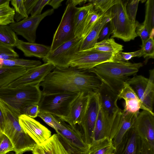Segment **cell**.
I'll return each mask as SVG.
<instances>
[{"mask_svg":"<svg viewBox=\"0 0 154 154\" xmlns=\"http://www.w3.org/2000/svg\"><path fill=\"white\" fill-rule=\"evenodd\" d=\"M126 82L133 89L145 106L153 112L154 101V69L149 70V77L135 75Z\"/></svg>","mask_w":154,"mask_h":154,"instance_id":"cell-9","label":"cell"},{"mask_svg":"<svg viewBox=\"0 0 154 154\" xmlns=\"http://www.w3.org/2000/svg\"><path fill=\"white\" fill-rule=\"evenodd\" d=\"M111 27L110 22L105 24L101 29L98 39V42L109 38L111 34Z\"/></svg>","mask_w":154,"mask_h":154,"instance_id":"cell-45","label":"cell"},{"mask_svg":"<svg viewBox=\"0 0 154 154\" xmlns=\"http://www.w3.org/2000/svg\"><path fill=\"white\" fill-rule=\"evenodd\" d=\"M141 139L134 127L125 134L114 154H140Z\"/></svg>","mask_w":154,"mask_h":154,"instance_id":"cell-18","label":"cell"},{"mask_svg":"<svg viewBox=\"0 0 154 154\" xmlns=\"http://www.w3.org/2000/svg\"><path fill=\"white\" fill-rule=\"evenodd\" d=\"M97 92L101 107L109 115H113L120 108L117 104V95L108 87L102 83Z\"/></svg>","mask_w":154,"mask_h":154,"instance_id":"cell-20","label":"cell"},{"mask_svg":"<svg viewBox=\"0 0 154 154\" xmlns=\"http://www.w3.org/2000/svg\"><path fill=\"white\" fill-rule=\"evenodd\" d=\"M81 38L75 37L61 44L43 59L45 63H50L55 67L67 68L73 56L79 51Z\"/></svg>","mask_w":154,"mask_h":154,"instance_id":"cell-11","label":"cell"},{"mask_svg":"<svg viewBox=\"0 0 154 154\" xmlns=\"http://www.w3.org/2000/svg\"><path fill=\"white\" fill-rule=\"evenodd\" d=\"M116 54L98 51L91 48L79 51L73 56L69 67L89 70L105 62L114 61Z\"/></svg>","mask_w":154,"mask_h":154,"instance_id":"cell-8","label":"cell"},{"mask_svg":"<svg viewBox=\"0 0 154 154\" xmlns=\"http://www.w3.org/2000/svg\"><path fill=\"white\" fill-rule=\"evenodd\" d=\"M19 122L24 131L37 145L44 143L52 136L49 129L34 118L22 114L19 116Z\"/></svg>","mask_w":154,"mask_h":154,"instance_id":"cell-15","label":"cell"},{"mask_svg":"<svg viewBox=\"0 0 154 154\" xmlns=\"http://www.w3.org/2000/svg\"><path fill=\"white\" fill-rule=\"evenodd\" d=\"M143 56L145 58H154V38L149 37L146 41L142 43L140 46Z\"/></svg>","mask_w":154,"mask_h":154,"instance_id":"cell-38","label":"cell"},{"mask_svg":"<svg viewBox=\"0 0 154 154\" xmlns=\"http://www.w3.org/2000/svg\"><path fill=\"white\" fill-rule=\"evenodd\" d=\"M139 0H128L126 7L127 15L132 24L137 27L139 23L135 20Z\"/></svg>","mask_w":154,"mask_h":154,"instance_id":"cell-36","label":"cell"},{"mask_svg":"<svg viewBox=\"0 0 154 154\" xmlns=\"http://www.w3.org/2000/svg\"><path fill=\"white\" fill-rule=\"evenodd\" d=\"M27 71L23 67H0V88L6 87Z\"/></svg>","mask_w":154,"mask_h":154,"instance_id":"cell-25","label":"cell"},{"mask_svg":"<svg viewBox=\"0 0 154 154\" xmlns=\"http://www.w3.org/2000/svg\"><path fill=\"white\" fill-rule=\"evenodd\" d=\"M117 1L118 0H90L87 1L92 4L95 10L103 14L116 4Z\"/></svg>","mask_w":154,"mask_h":154,"instance_id":"cell-35","label":"cell"},{"mask_svg":"<svg viewBox=\"0 0 154 154\" xmlns=\"http://www.w3.org/2000/svg\"><path fill=\"white\" fill-rule=\"evenodd\" d=\"M123 47V45L116 43L113 38H111L97 42L91 48L98 51L116 54L122 51Z\"/></svg>","mask_w":154,"mask_h":154,"instance_id":"cell-30","label":"cell"},{"mask_svg":"<svg viewBox=\"0 0 154 154\" xmlns=\"http://www.w3.org/2000/svg\"><path fill=\"white\" fill-rule=\"evenodd\" d=\"M89 98V94H79L72 103L68 115L61 119L73 127L80 124L85 112Z\"/></svg>","mask_w":154,"mask_h":154,"instance_id":"cell-17","label":"cell"},{"mask_svg":"<svg viewBox=\"0 0 154 154\" xmlns=\"http://www.w3.org/2000/svg\"><path fill=\"white\" fill-rule=\"evenodd\" d=\"M6 0H0V4L5 2Z\"/></svg>","mask_w":154,"mask_h":154,"instance_id":"cell-51","label":"cell"},{"mask_svg":"<svg viewBox=\"0 0 154 154\" xmlns=\"http://www.w3.org/2000/svg\"><path fill=\"white\" fill-rule=\"evenodd\" d=\"M16 47L21 50L26 57H35L42 59L51 51V46L29 42L18 39Z\"/></svg>","mask_w":154,"mask_h":154,"instance_id":"cell-21","label":"cell"},{"mask_svg":"<svg viewBox=\"0 0 154 154\" xmlns=\"http://www.w3.org/2000/svg\"><path fill=\"white\" fill-rule=\"evenodd\" d=\"M134 127L141 139L154 149V113L143 110L139 112Z\"/></svg>","mask_w":154,"mask_h":154,"instance_id":"cell-16","label":"cell"},{"mask_svg":"<svg viewBox=\"0 0 154 154\" xmlns=\"http://www.w3.org/2000/svg\"><path fill=\"white\" fill-rule=\"evenodd\" d=\"M93 8L92 4L89 3L82 7H76L74 16L75 37L78 38L84 23Z\"/></svg>","mask_w":154,"mask_h":154,"instance_id":"cell-27","label":"cell"},{"mask_svg":"<svg viewBox=\"0 0 154 154\" xmlns=\"http://www.w3.org/2000/svg\"><path fill=\"white\" fill-rule=\"evenodd\" d=\"M149 33L154 28V0H148L145 4V15L142 23Z\"/></svg>","mask_w":154,"mask_h":154,"instance_id":"cell-34","label":"cell"},{"mask_svg":"<svg viewBox=\"0 0 154 154\" xmlns=\"http://www.w3.org/2000/svg\"><path fill=\"white\" fill-rule=\"evenodd\" d=\"M38 0H10L15 11L14 20L18 22L29 17Z\"/></svg>","mask_w":154,"mask_h":154,"instance_id":"cell-24","label":"cell"},{"mask_svg":"<svg viewBox=\"0 0 154 154\" xmlns=\"http://www.w3.org/2000/svg\"><path fill=\"white\" fill-rule=\"evenodd\" d=\"M128 1L118 0L110 9L111 38H119L125 42L133 40L137 36L136 32L137 27L132 24L126 12Z\"/></svg>","mask_w":154,"mask_h":154,"instance_id":"cell-4","label":"cell"},{"mask_svg":"<svg viewBox=\"0 0 154 154\" xmlns=\"http://www.w3.org/2000/svg\"><path fill=\"white\" fill-rule=\"evenodd\" d=\"M123 111L131 113H139L140 109L148 111L152 113L143 104L138 97L130 98L124 100Z\"/></svg>","mask_w":154,"mask_h":154,"instance_id":"cell-33","label":"cell"},{"mask_svg":"<svg viewBox=\"0 0 154 154\" xmlns=\"http://www.w3.org/2000/svg\"><path fill=\"white\" fill-rule=\"evenodd\" d=\"M79 94L69 92L42 94L38 103L39 112L49 113L60 119L65 117Z\"/></svg>","mask_w":154,"mask_h":154,"instance_id":"cell-5","label":"cell"},{"mask_svg":"<svg viewBox=\"0 0 154 154\" xmlns=\"http://www.w3.org/2000/svg\"><path fill=\"white\" fill-rule=\"evenodd\" d=\"M143 66L141 63L109 61L88 70L95 75L102 83L118 95L131 76L136 75Z\"/></svg>","mask_w":154,"mask_h":154,"instance_id":"cell-2","label":"cell"},{"mask_svg":"<svg viewBox=\"0 0 154 154\" xmlns=\"http://www.w3.org/2000/svg\"><path fill=\"white\" fill-rule=\"evenodd\" d=\"M136 32L137 36H139L142 43L149 37L150 33L146 26L143 23H139L136 29Z\"/></svg>","mask_w":154,"mask_h":154,"instance_id":"cell-43","label":"cell"},{"mask_svg":"<svg viewBox=\"0 0 154 154\" xmlns=\"http://www.w3.org/2000/svg\"><path fill=\"white\" fill-rule=\"evenodd\" d=\"M59 119L61 125L56 131L63 145L72 154H87L89 146L84 141L82 133Z\"/></svg>","mask_w":154,"mask_h":154,"instance_id":"cell-7","label":"cell"},{"mask_svg":"<svg viewBox=\"0 0 154 154\" xmlns=\"http://www.w3.org/2000/svg\"><path fill=\"white\" fill-rule=\"evenodd\" d=\"M115 149L108 137L93 142L87 154H112Z\"/></svg>","mask_w":154,"mask_h":154,"instance_id":"cell-26","label":"cell"},{"mask_svg":"<svg viewBox=\"0 0 154 154\" xmlns=\"http://www.w3.org/2000/svg\"><path fill=\"white\" fill-rule=\"evenodd\" d=\"M3 133L1 129L0 128V135Z\"/></svg>","mask_w":154,"mask_h":154,"instance_id":"cell-52","label":"cell"},{"mask_svg":"<svg viewBox=\"0 0 154 154\" xmlns=\"http://www.w3.org/2000/svg\"><path fill=\"white\" fill-rule=\"evenodd\" d=\"M100 107L97 92L89 94L87 107L79 125L84 141L89 146L92 143V136Z\"/></svg>","mask_w":154,"mask_h":154,"instance_id":"cell-12","label":"cell"},{"mask_svg":"<svg viewBox=\"0 0 154 154\" xmlns=\"http://www.w3.org/2000/svg\"><path fill=\"white\" fill-rule=\"evenodd\" d=\"M6 154H16L15 153V152L14 151H11L10 152H9L8 153H7Z\"/></svg>","mask_w":154,"mask_h":154,"instance_id":"cell-50","label":"cell"},{"mask_svg":"<svg viewBox=\"0 0 154 154\" xmlns=\"http://www.w3.org/2000/svg\"><path fill=\"white\" fill-rule=\"evenodd\" d=\"M10 0L0 4V25H9L15 22V11L9 5Z\"/></svg>","mask_w":154,"mask_h":154,"instance_id":"cell-32","label":"cell"},{"mask_svg":"<svg viewBox=\"0 0 154 154\" xmlns=\"http://www.w3.org/2000/svg\"><path fill=\"white\" fill-rule=\"evenodd\" d=\"M138 114L125 112L119 108L111 116L108 137L115 149L126 132L134 127Z\"/></svg>","mask_w":154,"mask_h":154,"instance_id":"cell-6","label":"cell"},{"mask_svg":"<svg viewBox=\"0 0 154 154\" xmlns=\"http://www.w3.org/2000/svg\"><path fill=\"white\" fill-rule=\"evenodd\" d=\"M14 146L9 138L2 133L0 135V154L14 151Z\"/></svg>","mask_w":154,"mask_h":154,"instance_id":"cell-39","label":"cell"},{"mask_svg":"<svg viewBox=\"0 0 154 154\" xmlns=\"http://www.w3.org/2000/svg\"><path fill=\"white\" fill-rule=\"evenodd\" d=\"M111 116L106 113L100 105L99 112L94 130L92 143L104 138L108 137Z\"/></svg>","mask_w":154,"mask_h":154,"instance_id":"cell-23","label":"cell"},{"mask_svg":"<svg viewBox=\"0 0 154 154\" xmlns=\"http://www.w3.org/2000/svg\"><path fill=\"white\" fill-rule=\"evenodd\" d=\"M18 54L13 48L4 46H0V59L7 60L18 58Z\"/></svg>","mask_w":154,"mask_h":154,"instance_id":"cell-41","label":"cell"},{"mask_svg":"<svg viewBox=\"0 0 154 154\" xmlns=\"http://www.w3.org/2000/svg\"><path fill=\"white\" fill-rule=\"evenodd\" d=\"M103 14L93 8L88 14L78 38L82 39L83 40Z\"/></svg>","mask_w":154,"mask_h":154,"instance_id":"cell-28","label":"cell"},{"mask_svg":"<svg viewBox=\"0 0 154 154\" xmlns=\"http://www.w3.org/2000/svg\"><path fill=\"white\" fill-rule=\"evenodd\" d=\"M4 124L5 122L0 107V128L2 132L4 129Z\"/></svg>","mask_w":154,"mask_h":154,"instance_id":"cell-49","label":"cell"},{"mask_svg":"<svg viewBox=\"0 0 154 154\" xmlns=\"http://www.w3.org/2000/svg\"><path fill=\"white\" fill-rule=\"evenodd\" d=\"M49 0H38L30 14L31 16H38L41 14L42 11L44 7L47 5Z\"/></svg>","mask_w":154,"mask_h":154,"instance_id":"cell-44","label":"cell"},{"mask_svg":"<svg viewBox=\"0 0 154 154\" xmlns=\"http://www.w3.org/2000/svg\"><path fill=\"white\" fill-rule=\"evenodd\" d=\"M63 0H49L47 5L51 6L54 10L58 8L61 5Z\"/></svg>","mask_w":154,"mask_h":154,"instance_id":"cell-47","label":"cell"},{"mask_svg":"<svg viewBox=\"0 0 154 154\" xmlns=\"http://www.w3.org/2000/svg\"><path fill=\"white\" fill-rule=\"evenodd\" d=\"M55 67V66L51 63H45L27 70L25 73L6 87L15 88L39 85Z\"/></svg>","mask_w":154,"mask_h":154,"instance_id":"cell-14","label":"cell"},{"mask_svg":"<svg viewBox=\"0 0 154 154\" xmlns=\"http://www.w3.org/2000/svg\"><path fill=\"white\" fill-rule=\"evenodd\" d=\"M102 83L88 70L55 67L39 84L42 94L69 92L88 94L97 92Z\"/></svg>","mask_w":154,"mask_h":154,"instance_id":"cell-1","label":"cell"},{"mask_svg":"<svg viewBox=\"0 0 154 154\" xmlns=\"http://www.w3.org/2000/svg\"><path fill=\"white\" fill-rule=\"evenodd\" d=\"M39 112L38 104H33L24 108L21 112V114L25 115L33 118L38 116Z\"/></svg>","mask_w":154,"mask_h":154,"instance_id":"cell-42","label":"cell"},{"mask_svg":"<svg viewBox=\"0 0 154 154\" xmlns=\"http://www.w3.org/2000/svg\"><path fill=\"white\" fill-rule=\"evenodd\" d=\"M33 154H72L64 146L57 134L44 143L36 144L32 151Z\"/></svg>","mask_w":154,"mask_h":154,"instance_id":"cell-19","label":"cell"},{"mask_svg":"<svg viewBox=\"0 0 154 154\" xmlns=\"http://www.w3.org/2000/svg\"><path fill=\"white\" fill-rule=\"evenodd\" d=\"M38 116L41 118L46 124L54 129L55 131L61 125L59 118L49 113L39 112Z\"/></svg>","mask_w":154,"mask_h":154,"instance_id":"cell-37","label":"cell"},{"mask_svg":"<svg viewBox=\"0 0 154 154\" xmlns=\"http://www.w3.org/2000/svg\"><path fill=\"white\" fill-rule=\"evenodd\" d=\"M54 10L50 9L38 16L28 17L9 25L17 35L22 36L28 42L34 43L36 39V31L41 21L46 17L52 15Z\"/></svg>","mask_w":154,"mask_h":154,"instance_id":"cell-13","label":"cell"},{"mask_svg":"<svg viewBox=\"0 0 154 154\" xmlns=\"http://www.w3.org/2000/svg\"><path fill=\"white\" fill-rule=\"evenodd\" d=\"M39 85L23 87L0 88V99L21 115L23 109L33 104H38L42 95Z\"/></svg>","mask_w":154,"mask_h":154,"instance_id":"cell-3","label":"cell"},{"mask_svg":"<svg viewBox=\"0 0 154 154\" xmlns=\"http://www.w3.org/2000/svg\"><path fill=\"white\" fill-rule=\"evenodd\" d=\"M142 56L143 54L141 49L137 51L131 52H124L121 51L116 54L114 61L128 62L129 60L133 57H140Z\"/></svg>","mask_w":154,"mask_h":154,"instance_id":"cell-40","label":"cell"},{"mask_svg":"<svg viewBox=\"0 0 154 154\" xmlns=\"http://www.w3.org/2000/svg\"><path fill=\"white\" fill-rule=\"evenodd\" d=\"M69 1L76 6L77 5H81L85 3L87 0H69Z\"/></svg>","mask_w":154,"mask_h":154,"instance_id":"cell-48","label":"cell"},{"mask_svg":"<svg viewBox=\"0 0 154 154\" xmlns=\"http://www.w3.org/2000/svg\"><path fill=\"white\" fill-rule=\"evenodd\" d=\"M112 154H114V153H112Z\"/></svg>","mask_w":154,"mask_h":154,"instance_id":"cell-53","label":"cell"},{"mask_svg":"<svg viewBox=\"0 0 154 154\" xmlns=\"http://www.w3.org/2000/svg\"><path fill=\"white\" fill-rule=\"evenodd\" d=\"M42 64L40 60L16 58L11 59H0V67L20 66L25 68L27 70Z\"/></svg>","mask_w":154,"mask_h":154,"instance_id":"cell-31","label":"cell"},{"mask_svg":"<svg viewBox=\"0 0 154 154\" xmlns=\"http://www.w3.org/2000/svg\"><path fill=\"white\" fill-rule=\"evenodd\" d=\"M18 39L9 25H0V46L13 48L16 47Z\"/></svg>","mask_w":154,"mask_h":154,"instance_id":"cell-29","label":"cell"},{"mask_svg":"<svg viewBox=\"0 0 154 154\" xmlns=\"http://www.w3.org/2000/svg\"><path fill=\"white\" fill-rule=\"evenodd\" d=\"M60 22L53 36L51 46L52 51L60 45L74 38V16L76 7L69 0Z\"/></svg>","mask_w":154,"mask_h":154,"instance_id":"cell-10","label":"cell"},{"mask_svg":"<svg viewBox=\"0 0 154 154\" xmlns=\"http://www.w3.org/2000/svg\"><path fill=\"white\" fill-rule=\"evenodd\" d=\"M111 19L109 10L100 18L82 41L79 51L87 49L93 47L98 42L99 35L102 28L106 23L110 21Z\"/></svg>","mask_w":154,"mask_h":154,"instance_id":"cell-22","label":"cell"},{"mask_svg":"<svg viewBox=\"0 0 154 154\" xmlns=\"http://www.w3.org/2000/svg\"><path fill=\"white\" fill-rule=\"evenodd\" d=\"M141 139L140 154H154V149L152 148L146 140L141 138Z\"/></svg>","mask_w":154,"mask_h":154,"instance_id":"cell-46","label":"cell"}]
</instances>
